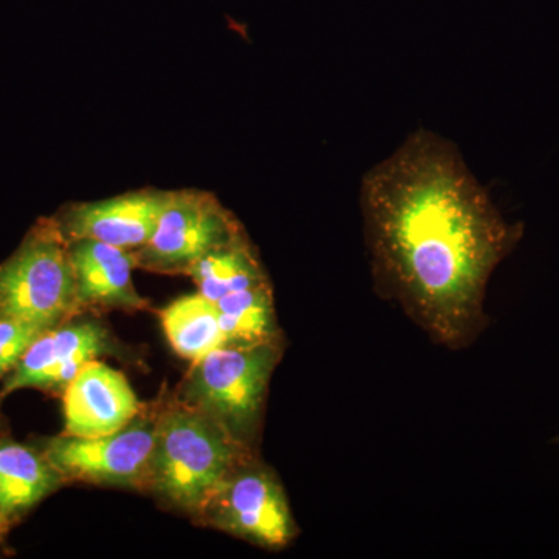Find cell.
<instances>
[{
    "instance_id": "obj_1",
    "label": "cell",
    "mask_w": 559,
    "mask_h": 559,
    "mask_svg": "<svg viewBox=\"0 0 559 559\" xmlns=\"http://www.w3.org/2000/svg\"><path fill=\"white\" fill-rule=\"evenodd\" d=\"M374 290L450 349L488 325L489 280L521 240L457 146L419 130L360 179Z\"/></svg>"
},
{
    "instance_id": "obj_2",
    "label": "cell",
    "mask_w": 559,
    "mask_h": 559,
    "mask_svg": "<svg viewBox=\"0 0 559 559\" xmlns=\"http://www.w3.org/2000/svg\"><path fill=\"white\" fill-rule=\"evenodd\" d=\"M250 455L252 448L218 419L187 401L176 403L157 415L146 489L200 516L216 488Z\"/></svg>"
},
{
    "instance_id": "obj_3",
    "label": "cell",
    "mask_w": 559,
    "mask_h": 559,
    "mask_svg": "<svg viewBox=\"0 0 559 559\" xmlns=\"http://www.w3.org/2000/svg\"><path fill=\"white\" fill-rule=\"evenodd\" d=\"M282 355L283 340L215 348L191 364L186 401L218 419L235 439L252 448L272 373Z\"/></svg>"
},
{
    "instance_id": "obj_4",
    "label": "cell",
    "mask_w": 559,
    "mask_h": 559,
    "mask_svg": "<svg viewBox=\"0 0 559 559\" xmlns=\"http://www.w3.org/2000/svg\"><path fill=\"white\" fill-rule=\"evenodd\" d=\"M80 310L70 240L60 221H40L0 266V316L51 330Z\"/></svg>"
},
{
    "instance_id": "obj_5",
    "label": "cell",
    "mask_w": 559,
    "mask_h": 559,
    "mask_svg": "<svg viewBox=\"0 0 559 559\" xmlns=\"http://www.w3.org/2000/svg\"><path fill=\"white\" fill-rule=\"evenodd\" d=\"M198 518L270 550L285 549L299 532L282 481L257 455L231 471Z\"/></svg>"
},
{
    "instance_id": "obj_6",
    "label": "cell",
    "mask_w": 559,
    "mask_h": 559,
    "mask_svg": "<svg viewBox=\"0 0 559 559\" xmlns=\"http://www.w3.org/2000/svg\"><path fill=\"white\" fill-rule=\"evenodd\" d=\"M245 234L240 221L215 194L175 190L151 240L131 252L135 267L160 274H187L202 257Z\"/></svg>"
},
{
    "instance_id": "obj_7",
    "label": "cell",
    "mask_w": 559,
    "mask_h": 559,
    "mask_svg": "<svg viewBox=\"0 0 559 559\" xmlns=\"http://www.w3.org/2000/svg\"><path fill=\"white\" fill-rule=\"evenodd\" d=\"M157 417L142 415L103 437L62 433L47 441V460L64 479L146 489Z\"/></svg>"
},
{
    "instance_id": "obj_8",
    "label": "cell",
    "mask_w": 559,
    "mask_h": 559,
    "mask_svg": "<svg viewBox=\"0 0 559 559\" xmlns=\"http://www.w3.org/2000/svg\"><path fill=\"white\" fill-rule=\"evenodd\" d=\"M171 191L145 189L70 205L60 221L70 241L94 240L135 250L153 237Z\"/></svg>"
},
{
    "instance_id": "obj_9",
    "label": "cell",
    "mask_w": 559,
    "mask_h": 559,
    "mask_svg": "<svg viewBox=\"0 0 559 559\" xmlns=\"http://www.w3.org/2000/svg\"><path fill=\"white\" fill-rule=\"evenodd\" d=\"M108 352V334L94 322L44 331L7 378L2 395L31 388L64 392L84 364Z\"/></svg>"
},
{
    "instance_id": "obj_10",
    "label": "cell",
    "mask_w": 559,
    "mask_h": 559,
    "mask_svg": "<svg viewBox=\"0 0 559 559\" xmlns=\"http://www.w3.org/2000/svg\"><path fill=\"white\" fill-rule=\"evenodd\" d=\"M142 412L130 382L98 359L81 367L64 389V433L103 437L130 425Z\"/></svg>"
},
{
    "instance_id": "obj_11",
    "label": "cell",
    "mask_w": 559,
    "mask_h": 559,
    "mask_svg": "<svg viewBox=\"0 0 559 559\" xmlns=\"http://www.w3.org/2000/svg\"><path fill=\"white\" fill-rule=\"evenodd\" d=\"M76 296L81 308L142 310L146 300L132 285L135 267L131 250L94 240L70 241Z\"/></svg>"
},
{
    "instance_id": "obj_12",
    "label": "cell",
    "mask_w": 559,
    "mask_h": 559,
    "mask_svg": "<svg viewBox=\"0 0 559 559\" xmlns=\"http://www.w3.org/2000/svg\"><path fill=\"white\" fill-rule=\"evenodd\" d=\"M62 479L44 452L0 441V520L10 525L60 487Z\"/></svg>"
},
{
    "instance_id": "obj_13",
    "label": "cell",
    "mask_w": 559,
    "mask_h": 559,
    "mask_svg": "<svg viewBox=\"0 0 559 559\" xmlns=\"http://www.w3.org/2000/svg\"><path fill=\"white\" fill-rule=\"evenodd\" d=\"M187 275L194 280L202 296L212 301L270 280L246 234L202 257Z\"/></svg>"
},
{
    "instance_id": "obj_14",
    "label": "cell",
    "mask_w": 559,
    "mask_h": 559,
    "mask_svg": "<svg viewBox=\"0 0 559 559\" xmlns=\"http://www.w3.org/2000/svg\"><path fill=\"white\" fill-rule=\"evenodd\" d=\"M160 320L171 347L191 364L226 345L216 301L201 293L171 301L160 312Z\"/></svg>"
},
{
    "instance_id": "obj_15",
    "label": "cell",
    "mask_w": 559,
    "mask_h": 559,
    "mask_svg": "<svg viewBox=\"0 0 559 559\" xmlns=\"http://www.w3.org/2000/svg\"><path fill=\"white\" fill-rule=\"evenodd\" d=\"M226 345H253L282 340L271 282L237 290L216 301Z\"/></svg>"
},
{
    "instance_id": "obj_16",
    "label": "cell",
    "mask_w": 559,
    "mask_h": 559,
    "mask_svg": "<svg viewBox=\"0 0 559 559\" xmlns=\"http://www.w3.org/2000/svg\"><path fill=\"white\" fill-rule=\"evenodd\" d=\"M36 323L0 316V380L16 369L33 342L44 333Z\"/></svg>"
},
{
    "instance_id": "obj_17",
    "label": "cell",
    "mask_w": 559,
    "mask_h": 559,
    "mask_svg": "<svg viewBox=\"0 0 559 559\" xmlns=\"http://www.w3.org/2000/svg\"><path fill=\"white\" fill-rule=\"evenodd\" d=\"M7 528H9V525L5 524L2 520H0V536L3 535V533L7 532Z\"/></svg>"
},
{
    "instance_id": "obj_18",
    "label": "cell",
    "mask_w": 559,
    "mask_h": 559,
    "mask_svg": "<svg viewBox=\"0 0 559 559\" xmlns=\"http://www.w3.org/2000/svg\"><path fill=\"white\" fill-rule=\"evenodd\" d=\"M554 441H555V443H559V433H558V436H557V437H555V440H554Z\"/></svg>"
}]
</instances>
